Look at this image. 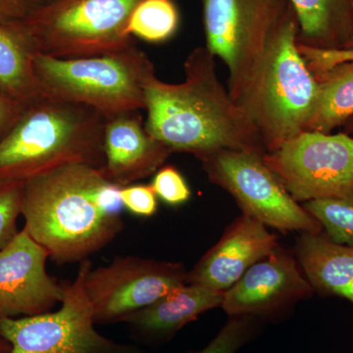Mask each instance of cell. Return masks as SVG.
Instances as JSON below:
<instances>
[{
	"instance_id": "obj_1",
	"label": "cell",
	"mask_w": 353,
	"mask_h": 353,
	"mask_svg": "<svg viewBox=\"0 0 353 353\" xmlns=\"http://www.w3.org/2000/svg\"><path fill=\"white\" fill-rule=\"evenodd\" d=\"M183 71L180 83L159 80L154 68L146 74L148 134L172 152L192 153L201 161L224 150L265 154L252 123L220 82L215 57L205 46L188 55Z\"/></svg>"
},
{
	"instance_id": "obj_2",
	"label": "cell",
	"mask_w": 353,
	"mask_h": 353,
	"mask_svg": "<svg viewBox=\"0 0 353 353\" xmlns=\"http://www.w3.org/2000/svg\"><path fill=\"white\" fill-rule=\"evenodd\" d=\"M101 169L68 164L24 181V229L57 263L83 261L121 233L122 217L108 214L97 194Z\"/></svg>"
},
{
	"instance_id": "obj_3",
	"label": "cell",
	"mask_w": 353,
	"mask_h": 353,
	"mask_svg": "<svg viewBox=\"0 0 353 353\" xmlns=\"http://www.w3.org/2000/svg\"><path fill=\"white\" fill-rule=\"evenodd\" d=\"M106 120L88 106L41 97L0 139V180L24 182L68 164L102 169Z\"/></svg>"
},
{
	"instance_id": "obj_4",
	"label": "cell",
	"mask_w": 353,
	"mask_h": 353,
	"mask_svg": "<svg viewBox=\"0 0 353 353\" xmlns=\"http://www.w3.org/2000/svg\"><path fill=\"white\" fill-rule=\"evenodd\" d=\"M292 6L274 34L252 82L236 101L252 123L265 153L306 131L319 85L299 50Z\"/></svg>"
},
{
	"instance_id": "obj_5",
	"label": "cell",
	"mask_w": 353,
	"mask_h": 353,
	"mask_svg": "<svg viewBox=\"0 0 353 353\" xmlns=\"http://www.w3.org/2000/svg\"><path fill=\"white\" fill-rule=\"evenodd\" d=\"M152 68L136 46L101 57L62 59L37 53L34 57L41 97L88 106L106 119L145 109L143 81Z\"/></svg>"
},
{
	"instance_id": "obj_6",
	"label": "cell",
	"mask_w": 353,
	"mask_h": 353,
	"mask_svg": "<svg viewBox=\"0 0 353 353\" xmlns=\"http://www.w3.org/2000/svg\"><path fill=\"white\" fill-rule=\"evenodd\" d=\"M141 0H48L22 24L37 53L81 58L134 46L128 24Z\"/></svg>"
},
{
	"instance_id": "obj_7",
	"label": "cell",
	"mask_w": 353,
	"mask_h": 353,
	"mask_svg": "<svg viewBox=\"0 0 353 353\" xmlns=\"http://www.w3.org/2000/svg\"><path fill=\"white\" fill-rule=\"evenodd\" d=\"M290 6L289 0H203L205 48L229 70L227 88L234 102L252 82Z\"/></svg>"
},
{
	"instance_id": "obj_8",
	"label": "cell",
	"mask_w": 353,
	"mask_h": 353,
	"mask_svg": "<svg viewBox=\"0 0 353 353\" xmlns=\"http://www.w3.org/2000/svg\"><path fill=\"white\" fill-rule=\"evenodd\" d=\"M90 268V260H83L74 281L63 284L62 305L54 312L0 318V334L10 343L9 353H145L116 343L95 330L85 290Z\"/></svg>"
},
{
	"instance_id": "obj_9",
	"label": "cell",
	"mask_w": 353,
	"mask_h": 353,
	"mask_svg": "<svg viewBox=\"0 0 353 353\" xmlns=\"http://www.w3.org/2000/svg\"><path fill=\"white\" fill-rule=\"evenodd\" d=\"M263 160L297 202L353 201V137L347 132H303Z\"/></svg>"
},
{
	"instance_id": "obj_10",
	"label": "cell",
	"mask_w": 353,
	"mask_h": 353,
	"mask_svg": "<svg viewBox=\"0 0 353 353\" xmlns=\"http://www.w3.org/2000/svg\"><path fill=\"white\" fill-rule=\"evenodd\" d=\"M263 155L224 150L201 163L209 181L229 192L243 214L284 233H322L321 225L292 199Z\"/></svg>"
},
{
	"instance_id": "obj_11",
	"label": "cell",
	"mask_w": 353,
	"mask_h": 353,
	"mask_svg": "<svg viewBox=\"0 0 353 353\" xmlns=\"http://www.w3.org/2000/svg\"><path fill=\"white\" fill-rule=\"evenodd\" d=\"M183 264L137 256H119L106 266L90 268L85 290L95 324L125 322L187 283Z\"/></svg>"
},
{
	"instance_id": "obj_12",
	"label": "cell",
	"mask_w": 353,
	"mask_h": 353,
	"mask_svg": "<svg viewBox=\"0 0 353 353\" xmlns=\"http://www.w3.org/2000/svg\"><path fill=\"white\" fill-rule=\"evenodd\" d=\"M313 292L296 255L279 246L224 292L221 307L229 316L275 318Z\"/></svg>"
},
{
	"instance_id": "obj_13",
	"label": "cell",
	"mask_w": 353,
	"mask_h": 353,
	"mask_svg": "<svg viewBox=\"0 0 353 353\" xmlns=\"http://www.w3.org/2000/svg\"><path fill=\"white\" fill-rule=\"evenodd\" d=\"M48 259L24 228L0 250V318L43 314L61 303L64 285L46 271Z\"/></svg>"
},
{
	"instance_id": "obj_14",
	"label": "cell",
	"mask_w": 353,
	"mask_h": 353,
	"mask_svg": "<svg viewBox=\"0 0 353 353\" xmlns=\"http://www.w3.org/2000/svg\"><path fill=\"white\" fill-rule=\"evenodd\" d=\"M278 248L275 234L270 233L259 221L241 214L227 228L220 241L188 272L187 283L224 294L253 264Z\"/></svg>"
},
{
	"instance_id": "obj_15",
	"label": "cell",
	"mask_w": 353,
	"mask_h": 353,
	"mask_svg": "<svg viewBox=\"0 0 353 353\" xmlns=\"http://www.w3.org/2000/svg\"><path fill=\"white\" fill-rule=\"evenodd\" d=\"M139 111L109 118L104 127L102 174L120 187L157 173L173 153L148 134Z\"/></svg>"
},
{
	"instance_id": "obj_16",
	"label": "cell",
	"mask_w": 353,
	"mask_h": 353,
	"mask_svg": "<svg viewBox=\"0 0 353 353\" xmlns=\"http://www.w3.org/2000/svg\"><path fill=\"white\" fill-rule=\"evenodd\" d=\"M223 297V292L185 283L125 322L148 341H169L206 311L222 305Z\"/></svg>"
},
{
	"instance_id": "obj_17",
	"label": "cell",
	"mask_w": 353,
	"mask_h": 353,
	"mask_svg": "<svg viewBox=\"0 0 353 353\" xmlns=\"http://www.w3.org/2000/svg\"><path fill=\"white\" fill-rule=\"evenodd\" d=\"M296 259L314 292L353 304V248L334 243L319 233L297 239Z\"/></svg>"
},
{
	"instance_id": "obj_18",
	"label": "cell",
	"mask_w": 353,
	"mask_h": 353,
	"mask_svg": "<svg viewBox=\"0 0 353 353\" xmlns=\"http://www.w3.org/2000/svg\"><path fill=\"white\" fill-rule=\"evenodd\" d=\"M296 13L297 43L317 50L353 48V0H289Z\"/></svg>"
},
{
	"instance_id": "obj_19",
	"label": "cell",
	"mask_w": 353,
	"mask_h": 353,
	"mask_svg": "<svg viewBox=\"0 0 353 353\" xmlns=\"http://www.w3.org/2000/svg\"><path fill=\"white\" fill-rule=\"evenodd\" d=\"M36 54L22 23H0V90L27 106L43 97L34 70Z\"/></svg>"
},
{
	"instance_id": "obj_20",
	"label": "cell",
	"mask_w": 353,
	"mask_h": 353,
	"mask_svg": "<svg viewBox=\"0 0 353 353\" xmlns=\"http://www.w3.org/2000/svg\"><path fill=\"white\" fill-rule=\"evenodd\" d=\"M319 94L305 132L331 134L353 116V61L314 74Z\"/></svg>"
},
{
	"instance_id": "obj_21",
	"label": "cell",
	"mask_w": 353,
	"mask_h": 353,
	"mask_svg": "<svg viewBox=\"0 0 353 353\" xmlns=\"http://www.w3.org/2000/svg\"><path fill=\"white\" fill-rule=\"evenodd\" d=\"M180 13L173 0H141L134 7L128 32L148 43H160L175 36Z\"/></svg>"
},
{
	"instance_id": "obj_22",
	"label": "cell",
	"mask_w": 353,
	"mask_h": 353,
	"mask_svg": "<svg viewBox=\"0 0 353 353\" xmlns=\"http://www.w3.org/2000/svg\"><path fill=\"white\" fill-rule=\"evenodd\" d=\"M301 205L321 225L323 233L334 243L353 248V201L316 199Z\"/></svg>"
},
{
	"instance_id": "obj_23",
	"label": "cell",
	"mask_w": 353,
	"mask_h": 353,
	"mask_svg": "<svg viewBox=\"0 0 353 353\" xmlns=\"http://www.w3.org/2000/svg\"><path fill=\"white\" fill-rule=\"evenodd\" d=\"M259 330V319L253 316H230L229 321L205 347L192 353H236Z\"/></svg>"
},
{
	"instance_id": "obj_24",
	"label": "cell",
	"mask_w": 353,
	"mask_h": 353,
	"mask_svg": "<svg viewBox=\"0 0 353 353\" xmlns=\"http://www.w3.org/2000/svg\"><path fill=\"white\" fill-rule=\"evenodd\" d=\"M23 181L0 180V250L18 234L17 220L22 208Z\"/></svg>"
},
{
	"instance_id": "obj_25",
	"label": "cell",
	"mask_w": 353,
	"mask_h": 353,
	"mask_svg": "<svg viewBox=\"0 0 353 353\" xmlns=\"http://www.w3.org/2000/svg\"><path fill=\"white\" fill-rule=\"evenodd\" d=\"M150 185L158 199L168 205H183L192 196V190L185 176L172 165L162 166L155 173Z\"/></svg>"
},
{
	"instance_id": "obj_26",
	"label": "cell",
	"mask_w": 353,
	"mask_h": 353,
	"mask_svg": "<svg viewBox=\"0 0 353 353\" xmlns=\"http://www.w3.org/2000/svg\"><path fill=\"white\" fill-rule=\"evenodd\" d=\"M123 208L132 215L150 218L157 214L158 197L150 185H129L121 189Z\"/></svg>"
},
{
	"instance_id": "obj_27",
	"label": "cell",
	"mask_w": 353,
	"mask_h": 353,
	"mask_svg": "<svg viewBox=\"0 0 353 353\" xmlns=\"http://www.w3.org/2000/svg\"><path fill=\"white\" fill-rule=\"evenodd\" d=\"M299 50L313 74L325 71L343 62L353 61V48L326 50L307 48L299 44Z\"/></svg>"
},
{
	"instance_id": "obj_28",
	"label": "cell",
	"mask_w": 353,
	"mask_h": 353,
	"mask_svg": "<svg viewBox=\"0 0 353 353\" xmlns=\"http://www.w3.org/2000/svg\"><path fill=\"white\" fill-rule=\"evenodd\" d=\"M48 0H0V23L25 22Z\"/></svg>"
},
{
	"instance_id": "obj_29",
	"label": "cell",
	"mask_w": 353,
	"mask_h": 353,
	"mask_svg": "<svg viewBox=\"0 0 353 353\" xmlns=\"http://www.w3.org/2000/svg\"><path fill=\"white\" fill-rule=\"evenodd\" d=\"M27 108L0 90V139L17 122Z\"/></svg>"
},
{
	"instance_id": "obj_30",
	"label": "cell",
	"mask_w": 353,
	"mask_h": 353,
	"mask_svg": "<svg viewBox=\"0 0 353 353\" xmlns=\"http://www.w3.org/2000/svg\"><path fill=\"white\" fill-rule=\"evenodd\" d=\"M11 350L10 343H8L3 338V336L0 334V353H9Z\"/></svg>"
},
{
	"instance_id": "obj_31",
	"label": "cell",
	"mask_w": 353,
	"mask_h": 353,
	"mask_svg": "<svg viewBox=\"0 0 353 353\" xmlns=\"http://www.w3.org/2000/svg\"><path fill=\"white\" fill-rule=\"evenodd\" d=\"M343 127H345V132L353 136V116L343 124Z\"/></svg>"
}]
</instances>
